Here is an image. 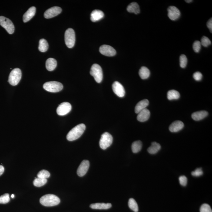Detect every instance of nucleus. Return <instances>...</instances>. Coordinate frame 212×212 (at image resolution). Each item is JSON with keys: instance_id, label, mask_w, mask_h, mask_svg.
Instances as JSON below:
<instances>
[{"instance_id": "nucleus-43", "label": "nucleus", "mask_w": 212, "mask_h": 212, "mask_svg": "<svg viewBox=\"0 0 212 212\" xmlns=\"http://www.w3.org/2000/svg\"><path fill=\"white\" fill-rule=\"evenodd\" d=\"M11 197L12 198H14L15 197V195H14V194H12L11 195Z\"/></svg>"}, {"instance_id": "nucleus-9", "label": "nucleus", "mask_w": 212, "mask_h": 212, "mask_svg": "<svg viewBox=\"0 0 212 212\" xmlns=\"http://www.w3.org/2000/svg\"><path fill=\"white\" fill-rule=\"evenodd\" d=\"M71 106L68 102L61 103L57 109V113L59 116H64L68 114L71 111Z\"/></svg>"}, {"instance_id": "nucleus-2", "label": "nucleus", "mask_w": 212, "mask_h": 212, "mask_svg": "<svg viewBox=\"0 0 212 212\" xmlns=\"http://www.w3.org/2000/svg\"><path fill=\"white\" fill-rule=\"evenodd\" d=\"M40 202L44 206L51 207L59 204L60 200L55 195L48 194L45 195L40 198Z\"/></svg>"}, {"instance_id": "nucleus-7", "label": "nucleus", "mask_w": 212, "mask_h": 212, "mask_svg": "<svg viewBox=\"0 0 212 212\" xmlns=\"http://www.w3.org/2000/svg\"><path fill=\"white\" fill-rule=\"evenodd\" d=\"M113 137L111 134L107 132H104L101 135L100 141V146L101 148L105 150L112 144Z\"/></svg>"}, {"instance_id": "nucleus-3", "label": "nucleus", "mask_w": 212, "mask_h": 212, "mask_svg": "<svg viewBox=\"0 0 212 212\" xmlns=\"http://www.w3.org/2000/svg\"><path fill=\"white\" fill-rule=\"evenodd\" d=\"M63 85L61 83L52 81L45 83L43 85V88L46 91L51 92H58L63 89Z\"/></svg>"}, {"instance_id": "nucleus-30", "label": "nucleus", "mask_w": 212, "mask_h": 212, "mask_svg": "<svg viewBox=\"0 0 212 212\" xmlns=\"http://www.w3.org/2000/svg\"><path fill=\"white\" fill-rule=\"evenodd\" d=\"M47 179H42L38 177L35 178L34 180L33 183L34 186L37 187H41V186H43L47 183Z\"/></svg>"}, {"instance_id": "nucleus-11", "label": "nucleus", "mask_w": 212, "mask_h": 212, "mask_svg": "<svg viewBox=\"0 0 212 212\" xmlns=\"http://www.w3.org/2000/svg\"><path fill=\"white\" fill-rule=\"evenodd\" d=\"M100 52L103 55L107 56L112 57L116 54V51L114 48L111 46L103 45L100 47L99 50Z\"/></svg>"}, {"instance_id": "nucleus-13", "label": "nucleus", "mask_w": 212, "mask_h": 212, "mask_svg": "<svg viewBox=\"0 0 212 212\" xmlns=\"http://www.w3.org/2000/svg\"><path fill=\"white\" fill-rule=\"evenodd\" d=\"M90 163L88 160H84L80 164L77 170V174L80 177L85 175L89 168Z\"/></svg>"}, {"instance_id": "nucleus-5", "label": "nucleus", "mask_w": 212, "mask_h": 212, "mask_svg": "<svg viewBox=\"0 0 212 212\" xmlns=\"http://www.w3.org/2000/svg\"><path fill=\"white\" fill-rule=\"evenodd\" d=\"M90 74L94 77L96 82L100 83L102 81L103 73L102 69L100 65L97 64H93L91 67Z\"/></svg>"}, {"instance_id": "nucleus-16", "label": "nucleus", "mask_w": 212, "mask_h": 212, "mask_svg": "<svg viewBox=\"0 0 212 212\" xmlns=\"http://www.w3.org/2000/svg\"><path fill=\"white\" fill-rule=\"evenodd\" d=\"M184 124L180 121H176L170 124L169 129L171 132H177L182 129Z\"/></svg>"}, {"instance_id": "nucleus-39", "label": "nucleus", "mask_w": 212, "mask_h": 212, "mask_svg": "<svg viewBox=\"0 0 212 212\" xmlns=\"http://www.w3.org/2000/svg\"><path fill=\"white\" fill-rule=\"evenodd\" d=\"M193 78L197 81H200L202 78V73L199 71L194 73L193 75Z\"/></svg>"}, {"instance_id": "nucleus-1", "label": "nucleus", "mask_w": 212, "mask_h": 212, "mask_svg": "<svg viewBox=\"0 0 212 212\" xmlns=\"http://www.w3.org/2000/svg\"><path fill=\"white\" fill-rule=\"evenodd\" d=\"M86 126L84 124H80L70 130L67 136V140L69 141H74L80 138L84 133Z\"/></svg>"}, {"instance_id": "nucleus-42", "label": "nucleus", "mask_w": 212, "mask_h": 212, "mask_svg": "<svg viewBox=\"0 0 212 212\" xmlns=\"http://www.w3.org/2000/svg\"><path fill=\"white\" fill-rule=\"evenodd\" d=\"M185 1L187 3H190L192 2L193 1H191V0H190V1H187V0H186Z\"/></svg>"}, {"instance_id": "nucleus-10", "label": "nucleus", "mask_w": 212, "mask_h": 212, "mask_svg": "<svg viewBox=\"0 0 212 212\" xmlns=\"http://www.w3.org/2000/svg\"><path fill=\"white\" fill-rule=\"evenodd\" d=\"M62 11V9L60 7L54 6L51 7L47 10L44 13V18H50L59 14Z\"/></svg>"}, {"instance_id": "nucleus-15", "label": "nucleus", "mask_w": 212, "mask_h": 212, "mask_svg": "<svg viewBox=\"0 0 212 212\" xmlns=\"http://www.w3.org/2000/svg\"><path fill=\"white\" fill-rule=\"evenodd\" d=\"M137 119L140 122H145L147 121L150 117V112L148 109L145 108L138 113Z\"/></svg>"}, {"instance_id": "nucleus-38", "label": "nucleus", "mask_w": 212, "mask_h": 212, "mask_svg": "<svg viewBox=\"0 0 212 212\" xmlns=\"http://www.w3.org/2000/svg\"><path fill=\"white\" fill-rule=\"evenodd\" d=\"M179 181L180 185L183 186H186L187 183V177L185 176H180L179 178Z\"/></svg>"}, {"instance_id": "nucleus-22", "label": "nucleus", "mask_w": 212, "mask_h": 212, "mask_svg": "<svg viewBox=\"0 0 212 212\" xmlns=\"http://www.w3.org/2000/svg\"><path fill=\"white\" fill-rule=\"evenodd\" d=\"M56 60L54 58H50L47 60L46 62V67L47 70L49 71H52L55 70L57 67Z\"/></svg>"}, {"instance_id": "nucleus-25", "label": "nucleus", "mask_w": 212, "mask_h": 212, "mask_svg": "<svg viewBox=\"0 0 212 212\" xmlns=\"http://www.w3.org/2000/svg\"><path fill=\"white\" fill-rule=\"evenodd\" d=\"M139 74L142 79L145 80L150 76V71L147 67H143L140 69Z\"/></svg>"}, {"instance_id": "nucleus-14", "label": "nucleus", "mask_w": 212, "mask_h": 212, "mask_svg": "<svg viewBox=\"0 0 212 212\" xmlns=\"http://www.w3.org/2000/svg\"><path fill=\"white\" fill-rule=\"evenodd\" d=\"M168 16L172 21H176L180 18V12L178 8L174 6H170L168 8Z\"/></svg>"}, {"instance_id": "nucleus-24", "label": "nucleus", "mask_w": 212, "mask_h": 212, "mask_svg": "<svg viewBox=\"0 0 212 212\" xmlns=\"http://www.w3.org/2000/svg\"><path fill=\"white\" fill-rule=\"evenodd\" d=\"M161 147L158 143L153 142L151 146L147 149V151L150 154H154L157 153L161 149Z\"/></svg>"}, {"instance_id": "nucleus-33", "label": "nucleus", "mask_w": 212, "mask_h": 212, "mask_svg": "<svg viewBox=\"0 0 212 212\" xmlns=\"http://www.w3.org/2000/svg\"><path fill=\"white\" fill-rule=\"evenodd\" d=\"M180 66L181 68H184L187 66V59L185 55H181L180 58Z\"/></svg>"}, {"instance_id": "nucleus-36", "label": "nucleus", "mask_w": 212, "mask_h": 212, "mask_svg": "<svg viewBox=\"0 0 212 212\" xmlns=\"http://www.w3.org/2000/svg\"><path fill=\"white\" fill-rule=\"evenodd\" d=\"M201 48V44L200 41H195L193 44V48L195 52L198 53L200 51Z\"/></svg>"}, {"instance_id": "nucleus-37", "label": "nucleus", "mask_w": 212, "mask_h": 212, "mask_svg": "<svg viewBox=\"0 0 212 212\" xmlns=\"http://www.w3.org/2000/svg\"><path fill=\"white\" fill-rule=\"evenodd\" d=\"M203 174V172L201 168H197L191 173L192 176L195 177H200Z\"/></svg>"}, {"instance_id": "nucleus-12", "label": "nucleus", "mask_w": 212, "mask_h": 212, "mask_svg": "<svg viewBox=\"0 0 212 212\" xmlns=\"http://www.w3.org/2000/svg\"><path fill=\"white\" fill-rule=\"evenodd\" d=\"M113 92L118 97H124L125 95V92L123 86L118 81H115L112 84Z\"/></svg>"}, {"instance_id": "nucleus-21", "label": "nucleus", "mask_w": 212, "mask_h": 212, "mask_svg": "<svg viewBox=\"0 0 212 212\" xmlns=\"http://www.w3.org/2000/svg\"><path fill=\"white\" fill-rule=\"evenodd\" d=\"M111 207L112 205L110 203H96L90 205V207L92 209L96 210H107Z\"/></svg>"}, {"instance_id": "nucleus-35", "label": "nucleus", "mask_w": 212, "mask_h": 212, "mask_svg": "<svg viewBox=\"0 0 212 212\" xmlns=\"http://www.w3.org/2000/svg\"><path fill=\"white\" fill-rule=\"evenodd\" d=\"M200 212H212V210L209 204L204 203L200 207Z\"/></svg>"}, {"instance_id": "nucleus-31", "label": "nucleus", "mask_w": 212, "mask_h": 212, "mask_svg": "<svg viewBox=\"0 0 212 212\" xmlns=\"http://www.w3.org/2000/svg\"><path fill=\"white\" fill-rule=\"evenodd\" d=\"M50 175L51 174L48 171L45 170H43L39 172L38 177L40 178L47 179L50 177Z\"/></svg>"}, {"instance_id": "nucleus-18", "label": "nucleus", "mask_w": 212, "mask_h": 212, "mask_svg": "<svg viewBox=\"0 0 212 212\" xmlns=\"http://www.w3.org/2000/svg\"><path fill=\"white\" fill-rule=\"evenodd\" d=\"M36 12L35 7L32 6L24 14L23 20L24 22H26L29 21L35 15Z\"/></svg>"}, {"instance_id": "nucleus-19", "label": "nucleus", "mask_w": 212, "mask_h": 212, "mask_svg": "<svg viewBox=\"0 0 212 212\" xmlns=\"http://www.w3.org/2000/svg\"><path fill=\"white\" fill-rule=\"evenodd\" d=\"M149 101L147 99L141 100L136 105L135 108V112L136 113L138 114L140 111L146 108V107L149 105Z\"/></svg>"}, {"instance_id": "nucleus-34", "label": "nucleus", "mask_w": 212, "mask_h": 212, "mask_svg": "<svg viewBox=\"0 0 212 212\" xmlns=\"http://www.w3.org/2000/svg\"><path fill=\"white\" fill-rule=\"evenodd\" d=\"M201 45L204 47H207L211 44V41L207 37L203 36L201 39Z\"/></svg>"}, {"instance_id": "nucleus-26", "label": "nucleus", "mask_w": 212, "mask_h": 212, "mask_svg": "<svg viewBox=\"0 0 212 212\" xmlns=\"http://www.w3.org/2000/svg\"><path fill=\"white\" fill-rule=\"evenodd\" d=\"M48 48V44L46 40L42 39H40L39 42V50L41 52H46Z\"/></svg>"}, {"instance_id": "nucleus-27", "label": "nucleus", "mask_w": 212, "mask_h": 212, "mask_svg": "<svg viewBox=\"0 0 212 212\" xmlns=\"http://www.w3.org/2000/svg\"><path fill=\"white\" fill-rule=\"evenodd\" d=\"M180 97V93L176 90H170L167 93V98L169 100H177Z\"/></svg>"}, {"instance_id": "nucleus-23", "label": "nucleus", "mask_w": 212, "mask_h": 212, "mask_svg": "<svg viewBox=\"0 0 212 212\" xmlns=\"http://www.w3.org/2000/svg\"><path fill=\"white\" fill-rule=\"evenodd\" d=\"M127 10L128 12L134 13L136 14H139L140 11L139 6L136 2L129 4L127 7Z\"/></svg>"}, {"instance_id": "nucleus-17", "label": "nucleus", "mask_w": 212, "mask_h": 212, "mask_svg": "<svg viewBox=\"0 0 212 212\" xmlns=\"http://www.w3.org/2000/svg\"><path fill=\"white\" fill-rule=\"evenodd\" d=\"M104 13L100 10H96L93 11L91 15V19L93 22H96L104 18Z\"/></svg>"}, {"instance_id": "nucleus-8", "label": "nucleus", "mask_w": 212, "mask_h": 212, "mask_svg": "<svg viewBox=\"0 0 212 212\" xmlns=\"http://www.w3.org/2000/svg\"><path fill=\"white\" fill-rule=\"evenodd\" d=\"M0 25L6 30L8 33L13 34L15 31V27L12 21L9 18L4 16H0Z\"/></svg>"}, {"instance_id": "nucleus-28", "label": "nucleus", "mask_w": 212, "mask_h": 212, "mask_svg": "<svg viewBox=\"0 0 212 212\" xmlns=\"http://www.w3.org/2000/svg\"><path fill=\"white\" fill-rule=\"evenodd\" d=\"M142 147V144L141 141H137L134 142L132 145V152L137 153L139 152Z\"/></svg>"}, {"instance_id": "nucleus-20", "label": "nucleus", "mask_w": 212, "mask_h": 212, "mask_svg": "<svg viewBox=\"0 0 212 212\" xmlns=\"http://www.w3.org/2000/svg\"><path fill=\"white\" fill-rule=\"evenodd\" d=\"M208 114L207 112L202 111L196 112L192 114V117L195 121H200L207 117Z\"/></svg>"}, {"instance_id": "nucleus-29", "label": "nucleus", "mask_w": 212, "mask_h": 212, "mask_svg": "<svg viewBox=\"0 0 212 212\" xmlns=\"http://www.w3.org/2000/svg\"><path fill=\"white\" fill-rule=\"evenodd\" d=\"M128 205L132 210L135 212L138 211V206L137 202L133 198H130L129 200Z\"/></svg>"}, {"instance_id": "nucleus-41", "label": "nucleus", "mask_w": 212, "mask_h": 212, "mask_svg": "<svg viewBox=\"0 0 212 212\" xmlns=\"http://www.w3.org/2000/svg\"><path fill=\"white\" fill-rule=\"evenodd\" d=\"M5 171V168L3 166L0 165V176L2 175Z\"/></svg>"}, {"instance_id": "nucleus-4", "label": "nucleus", "mask_w": 212, "mask_h": 212, "mask_svg": "<svg viewBox=\"0 0 212 212\" xmlns=\"http://www.w3.org/2000/svg\"><path fill=\"white\" fill-rule=\"evenodd\" d=\"M22 76V73L19 68H16L13 70L10 73L8 82L11 85L16 86L20 82Z\"/></svg>"}, {"instance_id": "nucleus-6", "label": "nucleus", "mask_w": 212, "mask_h": 212, "mask_svg": "<svg viewBox=\"0 0 212 212\" xmlns=\"http://www.w3.org/2000/svg\"><path fill=\"white\" fill-rule=\"evenodd\" d=\"M65 44L68 48H73L75 41V33L74 30L69 28L66 31L64 34Z\"/></svg>"}, {"instance_id": "nucleus-32", "label": "nucleus", "mask_w": 212, "mask_h": 212, "mask_svg": "<svg viewBox=\"0 0 212 212\" xmlns=\"http://www.w3.org/2000/svg\"><path fill=\"white\" fill-rule=\"evenodd\" d=\"M10 201L9 194L8 193L4 194L0 197V204H6Z\"/></svg>"}, {"instance_id": "nucleus-40", "label": "nucleus", "mask_w": 212, "mask_h": 212, "mask_svg": "<svg viewBox=\"0 0 212 212\" xmlns=\"http://www.w3.org/2000/svg\"><path fill=\"white\" fill-rule=\"evenodd\" d=\"M207 26L208 28L209 29H210V32L212 33V18H210L209 21H208L207 23Z\"/></svg>"}]
</instances>
